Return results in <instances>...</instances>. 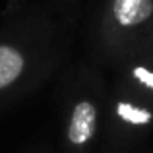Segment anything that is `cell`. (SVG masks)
Returning <instances> with one entry per match:
<instances>
[{
  "label": "cell",
  "instance_id": "obj_1",
  "mask_svg": "<svg viewBox=\"0 0 153 153\" xmlns=\"http://www.w3.org/2000/svg\"><path fill=\"white\" fill-rule=\"evenodd\" d=\"M76 6L43 0L0 27V105L31 93L58 70L72 41Z\"/></svg>",
  "mask_w": 153,
  "mask_h": 153
},
{
  "label": "cell",
  "instance_id": "obj_2",
  "mask_svg": "<svg viewBox=\"0 0 153 153\" xmlns=\"http://www.w3.org/2000/svg\"><path fill=\"white\" fill-rule=\"evenodd\" d=\"M107 76L97 153H134L153 134V49L118 58Z\"/></svg>",
  "mask_w": 153,
  "mask_h": 153
},
{
  "label": "cell",
  "instance_id": "obj_3",
  "mask_svg": "<svg viewBox=\"0 0 153 153\" xmlns=\"http://www.w3.org/2000/svg\"><path fill=\"white\" fill-rule=\"evenodd\" d=\"M105 91V70L89 56L79 58L66 70L58 105L60 153H97Z\"/></svg>",
  "mask_w": 153,
  "mask_h": 153
},
{
  "label": "cell",
  "instance_id": "obj_4",
  "mask_svg": "<svg viewBox=\"0 0 153 153\" xmlns=\"http://www.w3.org/2000/svg\"><path fill=\"white\" fill-rule=\"evenodd\" d=\"M87 54L101 66L153 49V0H91L85 16Z\"/></svg>",
  "mask_w": 153,
  "mask_h": 153
},
{
  "label": "cell",
  "instance_id": "obj_5",
  "mask_svg": "<svg viewBox=\"0 0 153 153\" xmlns=\"http://www.w3.org/2000/svg\"><path fill=\"white\" fill-rule=\"evenodd\" d=\"M33 153H54V151H52L49 146H43V147H39L37 151H33Z\"/></svg>",
  "mask_w": 153,
  "mask_h": 153
},
{
  "label": "cell",
  "instance_id": "obj_6",
  "mask_svg": "<svg viewBox=\"0 0 153 153\" xmlns=\"http://www.w3.org/2000/svg\"><path fill=\"white\" fill-rule=\"evenodd\" d=\"M6 2H8V6L12 8V6H18V4L22 2V0H6Z\"/></svg>",
  "mask_w": 153,
  "mask_h": 153
},
{
  "label": "cell",
  "instance_id": "obj_7",
  "mask_svg": "<svg viewBox=\"0 0 153 153\" xmlns=\"http://www.w3.org/2000/svg\"><path fill=\"white\" fill-rule=\"evenodd\" d=\"M72 2H76V4H78V2H82V0H72Z\"/></svg>",
  "mask_w": 153,
  "mask_h": 153
}]
</instances>
